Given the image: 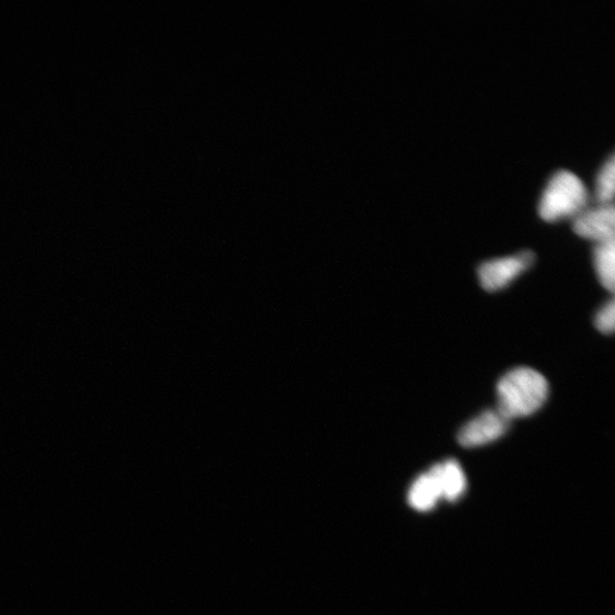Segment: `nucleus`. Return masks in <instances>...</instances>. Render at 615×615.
Returning <instances> with one entry per match:
<instances>
[{"mask_svg":"<svg viewBox=\"0 0 615 615\" xmlns=\"http://www.w3.org/2000/svg\"><path fill=\"white\" fill-rule=\"evenodd\" d=\"M549 394L546 377L531 367L506 373L497 385V410L509 421L535 414Z\"/></svg>","mask_w":615,"mask_h":615,"instance_id":"nucleus-1","label":"nucleus"},{"mask_svg":"<svg viewBox=\"0 0 615 615\" xmlns=\"http://www.w3.org/2000/svg\"><path fill=\"white\" fill-rule=\"evenodd\" d=\"M590 196V190L577 173L560 169L550 175L542 192L538 214L548 223L574 218L589 207Z\"/></svg>","mask_w":615,"mask_h":615,"instance_id":"nucleus-2","label":"nucleus"},{"mask_svg":"<svg viewBox=\"0 0 615 615\" xmlns=\"http://www.w3.org/2000/svg\"><path fill=\"white\" fill-rule=\"evenodd\" d=\"M534 262L535 253L532 251L486 261L478 271L481 286L489 292L501 291L528 271Z\"/></svg>","mask_w":615,"mask_h":615,"instance_id":"nucleus-3","label":"nucleus"},{"mask_svg":"<svg viewBox=\"0 0 615 615\" xmlns=\"http://www.w3.org/2000/svg\"><path fill=\"white\" fill-rule=\"evenodd\" d=\"M510 423L497 409L486 410L460 429L458 442L466 448L491 444L508 432Z\"/></svg>","mask_w":615,"mask_h":615,"instance_id":"nucleus-4","label":"nucleus"},{"mask_svg":"<svg viewBox=\"0 0 615 615\" xmlns=\"http://www.w3.org/2000/svg\"><path fill=\"white\" fill-rule=\"evenodd\" d=\"M615 209L613 203H599L573 218V230L582 239L596 243L614 239Z\"/></svg>","mask_w":615,"mask_h":615,"instance_id":"nucleus-5","label":"nucleus"},{"mask_svg":"<svg viewBox=\"0 0 615 615\" xmlns=\"http://www.w3.org/2000/svg\"><path fill=\"white\" fill-rule=\"evenodd\" d=\"M430 472L441 488L442 497L454 502L464 493L466 489V478L460 465L456 460H447L434 465Z\"/></svg>","mask_w":615,"mask_h":615,"instance_id":"nucleus-6","label":"nucleus"},{"mask_svg":"<svg viewBox=\"0 0 615 615\" xmlns=\"http://www.w3.org/2000/svg\"><path fill=\"white\" fill-rule=\"evenodd\" d=\"M441 498H443L441 488L430 471L420 476L408 493L409 504L418 511L432 510Z\"/></svg>","mask_w":615,"mask_h":615,"instance_id":"nucleus-7","label":"nucleus"},{"mask_svg":"<svg viewBox=\"0 0 615 615\" xmlns=\"http://www.w3.org/2000/svg\"><path fill=\"white\" fill-rule=\"evenodd\" d=\"M594 266L601 284L610 292L615 285V243L614 239L596 243L594 248Z\"/></svg>","mask_w":615,"mask_h":615,"instance_id":"nucleus-8","label":"nucleus"},{"mask_svg":"<svg viewBox=\"0 0 615 615\" xmlns=\"http://www.w3.org/2000/svg\"><path fill=\"white\" fill-rule=\"evenodd\" d=\"M615 157L608 158L599 169L595 179L594 197L599 203H612L614 196Z\"/></svg>","mask_w":615,"mask_h":615,"instance_id":"nucleus-9","label":"nucleus"},{"mask_svg":"<svg viewBox=\"0 0 615 615\" xmlns=\"http://www.w3.org/2000/svg\"><path fill=\"white\" fill-rule=\"evenodd\" d=\"M615 305L614 300L605 304L595 317V327L603 334H611L614 331Z\"/></svg>","mask_w":615,"mask_h":615,"instance_id":"nucleus-10","label":"nucleus"}]
</instances>
